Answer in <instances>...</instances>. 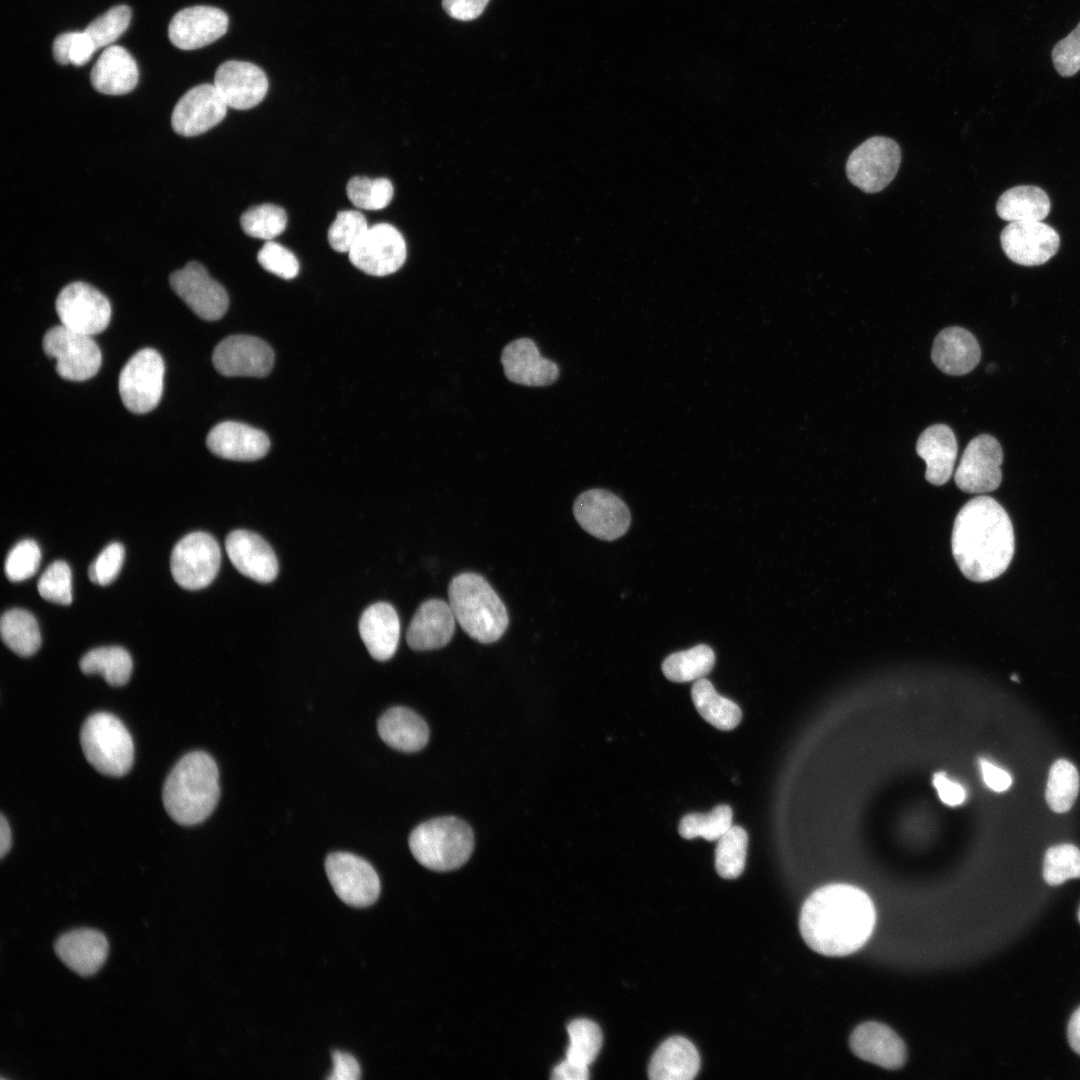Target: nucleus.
Returning <instances> with one entry per match:
<instances>
[{
  "label": "nucleus",
  "instance_id": "c03bdc74",
  "mask_svg": "<svg viewBox=\"0 0 1080 1080\" xmlns=\"http://www.w3.org/2000/svg\"><path fill=\"white\" fill-rule=\"evenodd\" d=\"M1043 878L1051 886L1080 878V849L1068 843L1048 848L1043 861Z\"/></svg>",
  "mask_w": 1080,
  "mask_h": 1080
},
{
  "label": "nucleus",
  "instance_id": "1a4fd4ad",
  "mask_svg": "<svg viewBox=\"0 0 1080 1080\" xmlns=\"http://www.w3.org/2000/svg\"><path fill=\"white\" fill-rule=\"evenodd\" d=\"M221 562L217 541L206 532H192L174 546L170 567L175 582L187 590L207 587L216 577Z\"/></svg>",
  "mask_w": 1080,
  "mask_h": 1080
},
{
  "label": "nucleus",
  "instance_id": "4be33fe9",
  "mask_svg": "<svg viewBox=\"0 0 1080 1080\" xmlns=\"http://www.w3.org/2000/svg\"><path fill=\"white\" fill-rule=\"evenodd\" d=\"M225 548L231 563L244 576L259 583H270L276 578L277 557L260 535L234 530L227 535Z\"/></svg>",
  "mask_w": 1080,
  "mask_h": 1080
},
{
  "label": "nucleus",
  "instance_id": "0e129e2a",
  "mask_svg": "<svg viewBox=\"0 0 1080 1080\" xmlns=\"http://www.w3.org/2000/svg\"><path fill=\"white\" fill-rule=\"evenodd\" d=\"M12 835L9 823L2 814L0 817V856L3 858L10 850Z\"/></svg>",
  "mask_w": 1080,
  "mask_h": 1080
},
{
  "label": "nucleus",
  "instance_id": "423d86ee",
  "mask_svg": "<svg viewBox=\"0 0 1080 1080\" xmlns=\"http://www.w3.org/2000/svg\"><path fill=\"white\" fill-rule=\"evenodd\" d=\"M80 743L86 760L101 774L120 777L134 762V744L125 725L116 716L98 712L82 725Z\"/></svg>",
  "mask_w": 1080,
  "mask_h": 1080
},
{
  "label": "nucleus",
  "instance_id": "393cba45",
  "mask_svg": "<svg viewBox=\"0 0 1080 1080\" xmlns=\"http://www.w3.org/2000/svg\"><path fill=\"white\" fill-rule=\"evenodd\" d=\"M456 618L449 603L442 599L423 602L414 614L406 633L408 645L417 651L439 649L453 637Z\"/></svg>",
  "mask_w": 1080,
  "mask_h": 1080
},
{
  "label": "nucleus",
  "instance_id": "603ef678",
  "mask_svg": "<svg viewBox=\"0 0 1080 1080\" xmlns=\"http://www.w3.org/2000/svg\"><path fill=\"white\" fill-rule=\"evenodd\" d=\"M124 556L125 549L121 543L108 544L89 567L91 582L101 586L112 583L121 570Z\"/></svg>",
  "mask_w": 1080,
  "mask_h": 1080
},
{
  "label": "nucleus",
  "instance_id": "ddd939ff",
  "mask_svg": "<svg viewBox=\"0 0 1080 1080\" xmlns=\"http://www.w3.org/2000/svg\"><path fill=\"white\" fill-rule=\"evenodd\" d=\"M350 262L372 276L396 272L406 260V244L392 225L379 223L367 229L348 252Z\"/></svg>",
  "mask_w": 1080,
  "mask_h": 1080
},
{
  "label": "nucleus",
  "instance_id": "473e14b6",
  "mask_svg": "<svg viewBox=\"0 0 1080 1080\" xmlns=\"http://www.w3.org/2000/svg\"><path fill=\"white\" fill-rule=\"evenodd\" d=\"M700 1068V1056L686 1038L674 1036L664 1041L653 1054L648 1075L652 1080H691Z\"/></svg>",
  "mask_w": 1080,
  "mask_h": 1080
},
{
  "label": "nucleus",
  "instance_id": "4d7b16f0",
  "mask_svg": "<svg viewBox=\"0 0 1080 1080\" xmlns=\"http://www.w3.org/2000/svg\"><path fill=\"white\" fill-rule=\"evenodd\" d=\"M333 1069L326 1078L329 1080H357L361 1069L357 1060L350 1054L335 1050L332 1052Z\"/></svg>",
  "mask_w": 1080,
  "mask_h": 1080
},
{
  "label": "nucleus",
  "instance_id": "7c9ffc66",
  "mask_svg": "<svg viewBox=\"0 0 1080 1080\" xmlns=\"http://www.w3.org/2000/svg\"><path fill=\"white\" fill-rule=\"evenodd\" d=\"M138 67L131 54L123 47H107L94 64L90 80L93 88L106 95H123L131 92L138 82Z\"/></svg>",
  "mask_w": 1080,
  "mask_h": 1080
},
{
  "label": "nucleus",
  "instance_id": "680f3d73",
  "mask_svg": "<svg viewBox=\"0 0 1080 1080\" xmlns=\"http://www.w3.org/2000/svg\"><path fill=\"white\" fill-rule=\"evenodd\" d=\"M75 32H67L57 36L53 42V56L54 59L62 64H70V50L73 43Z\"/></svg>",
  "mask_w": 1080,
  "mask_h": 1080
},
{
  "label": "nucleus",
  "instance_id": "5fc2aeb1",
  "mask_svg": "<svg viewBox=\"0 0 1080 1080\" xmlns=\"http://www.w3.org/2000/svg\"><path fill=\"white\" fill-rule=\"evenodd\" d=\"M933 785L942 802L949 806H958L966 799V790L958 782L950 779L945 773L939 772L933 776Z\"/></svg>",
  "mask_w": 1080,
  "mask_h": 1080
},
{
  "label": "nucleus",
  "instance_id": "a211bd4d",
  "mask_svg": "<svg viewBox=\"0 0 1080 1080\" xmlns=\"http://www.w3.org/2000/svg\"><path fill=\"white\" fill-rule=\"evenodd\" d=\"M1000 242L1006 256L1023 266L1046 263L1060 246L1056 230L1041 221L1010 222L1002 230Z\"/></svg>",
  "mask_w": 1080,
  "mask_h": 1080
},
{
  "label": "nucleus",
  "instance_id": "864d4df0",
  "mask_svg": "<svg viewBox=\"0 0 1080 1080\" xmlns=\"http://www.w3.org/2000/svg\"><path fill=\"white\" fill-rule=\"evenodd\" d=\"M1052 61L1063 77L1073 76L1080 70V22L1067 37L1056 43L1052 50Z\"/></svg>",
  "mask_w": 1080,
  "mask_h": 1080
},
{
  "label": "nucleus",
  "instance_id": "7ed1b4c3",
  "mask_svg": "<svg viewBox=\"0 0 1080 1080\" xmlns=\"http://www.w3.org/2000/svg\"><path fill=\"white\" fill-rule=\"evenodd\" d=\"M220 796L219 772L214 759L203 751L184 755L163 786V805L178 824L191 826L206 820Z\"/></svg>",
  "mask_w": 1080,
  "mask_h": 1080
},
{
  "label": "nucleus",
  "instance_id": "dca6fc26",
  "mask_svg": "<svg viewBox=\"0 0 1080 1080\" xmlns=\"http://www.w3.org/2000/svg\"><path fill=\"white\" fill-rule=\"evenodd\" d=\"M169 283L186 305L204 320H218L228 309L226 290L199 262H188L184 268L174 271Z\"/></svg>",
  "mask_w": 1080,
  "mask_h": 1080
},
{
  "label": "nucleus",
  "instance_id": "8fccbe9b",
  "mask_svg": "<svg viewBox=\"0 0 1080 1080\" xmlns=\"http://www.w3.org/2000/svg\"><path fill=\"white\" fill-rule=\"evenodd\" d=\"M41 551L32 539L18 542L8 553L4 570L12 582H21L33 576L40 565Z\"/></svg>",
  "mask_w": 1080,
  "mask_h": 1080
},
{
  "label": "nucleus",
  "instance_id": "f8f14e48",
  "mask_svg": "<svg viewBox=\"0 0 1080 1080\" xmlns=\"http://www.w3.org/2000/svg\"><path fill=\"white\" fill-rule=\"evenodd\" d=\"M325 871L335 894L347 905L367 907L380 894V880L370 863L347 852H334L325 860Z\"/></svg>",
  "mask_w": 1080,
  "mask_h": 1080
},
{
  "label": "nucleus",
  "instance_id": "aec40b11",
  "mask_svg": "<svg viewBox=\"0 0 1080 1080\" xmlns=\"http://www.w3.org/2000/svg\"><path fill=\"white\" fill-rule=\"evenodd\" d=\"M227 14L212 6H193L180 10L170 21L168 36L182 50H194L222 37L228 28Z\"/></svg>",
  "mask_w": 1080,
  "mask_h": 1080
},
{
  "label": "nucleus",
  "instance_id": "412c9836",
  "mask_svg": "<svg viewBox=\"0 0 1080 1080\" xmlns=\"http://www.w3.org/2000/svg\"><path fill=\"white\" fill-rule=\"evenodd\" d=\"M214 85L228 107L247 110L258 105L268 91V79L255 64L230 60L216 70Z\"/></svg>",
  "mask_w": 1080,
  "mask_h": 1080
},
{
  "label": "nucleus",
  "instance_id": "2eb2a0df",
  "mask_svg": "<svg viewBox=\"0 0 1080 1080\" xmlns=\"http://www.w3.org/2000/svg\"><path fill=\"white\" fill-rule=\"evenodd\" d=\"M1003 451L991 435L973 438L965 448L954 479L958 488L967 493L982 494L999 487L1002 480Z\"/></svg>",
  "mask_w": 1080,
  "mask_h": 1080
},
{
  "label": "nucleus",
  "instance_id": "b1692460",
  "mask_svg": "<svg viewBox=\"0 0 1080 1080\" xmlns=\"http://www.w3.org/2000/svg\"><path fill=\"white\" fill-rule=\"evenodd\" d=\"M849 1045L858 1058L885 1069H898L906 1061L907 1051L903 1040L881 1023L866 1022L856 1027Z\"/></svg>",
  "mask_w": 1080,
  "mask_h": 1080
},
{
  "label": "nucleus",
  "instance_id": "4468645a",
  "mask_svg": "<svg viewBox=\"0 0 1080 1080\" xmlns=\"http://www.w3.org/2000/svg\"><path fill=\"white\" fill-rule=\"evenodd\" d=\"M573 513L586 532L606 541L623 536L631 522L627 505L604 489H590L580 494L574 502Z\"/></svg>",
  "mask_w": 1080,
  "mask_h": 1080
},
{
  "label": "nucleus",
  "instance_id": "e2e57ef3",
  "mask_svg": "<svg viewBox=\"0 0 1080 1080\" xmlns=\"http://www.w3.org/2000/svg\"><path fill=\"white\" fill-rule=\"evenodd\" d=\"M1068 1042L1071 1048L1080 1055V1007L1073 1013L1068 1023Z\"/></svg>",
  "mask_w": 1080,
  "mask_h": 1080
},
{
  "label": "nucleus",
  "instance_id": "20e7f679",
  "mask_svg": "<svg viewBox=\"0 0 1080 1080\" xmlns=\"http://www.w3.org/2000/svg\"><path fill=\"white\" fill-rule=\"evenodd\" d=\"M448 597L456 621L472 639L493 643L506 631V607L483 576L472 572L456 575L448 586Z\"/></svg>",
  "mask_w": 1080,
  "mask_h": 1080
},
{
  "label": "nucleus",
  "instance_id": "c9c22d12",
  "mask_svg": "<svg viewBox=\"0 0 1080 1080\" xmlns=\"http://www.w3.org/2000/svg\"><path fill=\"white\" fill-rule=\"evenodd\" d=\"M0 633L4 644L22 657L35 654L41 646L38 622L33 614L24 609L6 611L0 620Z\"/></svg>",
  "mask_w": 1080,
  "mask_h": 1080
},
{
  "label": "nucleus",
  "instance_id": "ea45409f",
  "mask_svg": "<svg viewBox=\"0 0 1080 1080\" xmlns=\"http://www.w3.org/2000/svg\"><path fill=\"white\" fill-rule=\"evenodd\" d=\"M748 846L747 832L740 826H731L718 840L715 850V868L724 879H734L745 868Z\"/></svg>",
  "mask_w": 1080,
  "mask_h": 1080
},
{
  "label": "nucleus",
  "instance_id": "58836bf2",
  "mask_svg": "<svg viewBox=\"0 0 1080 1080\" xmlns=\"http://www.w3.org/2000/svg\"><path fill=\"white\" fill-rule=\"evenodd\" d=\"M1080 788L1077 768L1066 759L1056 760L1050 767L1045 799L1055 813H1064L1073 806Z\"/></svg>",
  "mask_w": 1080,
  "mask_h": 1080
},
{
  "label": "nucleus",
  "instance_id": "bb28decb",
  "mask_svg": "<svg viewBox=\"0 0 1080 1080\" xmlns=\"http://www.w3.org/2000/svg\"><path fill=\"white\" fill-rule=\"evenodd\" d=\"M54 949L68 968L81 976H90L104 964L109 945L102 932L78 928L62 934L56 940Z\"/></svg>",
  "mask_w": 1080,
  "mask_h": 1080
},
{
  "label": "nucleus",
  "instance_id": "9b49d317",
  "mask_svg": "<svg viewBox=\"0 0 1080 1080\" xmlns=\"http://www.w3.org/2000/svg\"><path fill=\"white\" fill-rule=\"evenodd\" d=\"M55 308L61 325L89 336L104 331L111 318V305L107 297L81 281L62 288Z\"/></svg>",
  "mask_w": 1080,
  "mask_h": 1080
},
{
  "label": "nucleus",
  "instance_id": "bf43d9fd",
  "mask_svg": "<svg viewBox=\"0 0 1080 1080\" xmlns=\"http://www.w3.org/2000/svg\"><path fill=\"white\" fill-rule=\"evenodd\" d=\"M96 50L90 37L84 32H75L70 50V63L75 66L86 64Z\"/></svg>",
  "mask_w": 1080,
  "mask_h": 1080
},
{
  "label": "nucleus",
  "instance_id": "79ce46f5",
  "mask_svg": "<svg viewBox=\"0 0 1080 1080\" xmlns=\"http://www.w3.org/2000/svg\"><path fill=\"white\" fill-rule=\"evenodd\" d=\"M732 809L718 805L708 813H690L679 824V834L685 839L703 837L707 841L718 840L732 826Z\"/></svg>",
  "mask_w": 1080,
  "mask_h": 1080
},
{
  "label": "nucleus",
  "instance_id": "2f4dec72",
  "mask_svg": "<svg viewBox=\"0 0 1080 1080\" xmlns=\"http://www.w3.org/2000/svg\"><path fill=\"white\" fill-rule=\"evenodd\" d=\"M377 730L388 746L402 752L419 751L429 740V729L424 719L401 706L384 712L378 720Z\"/></svg>",
  "mask_w": 1080,
  "mask_h": 1080
},
{
  "label": "nucleus",
  "instance_id": "c756f323",
  "mask_svg": "<svg viewBox=\"0 0 1080 1080\" xmlns=\"http://www.w3.org/2000/svg\"><path fill=\"white\" fill-rule=\"evenodd\" d=\"M957 451V440L949 426L935 424L921 433L916 452L926 463L925 478L929 483L939 486L951 478Z\"/></svg>",
  "mask_w": 1080,
  "mask_h": 1080
},
{
  "label": "nucleus",
  "instance_id": "de8ad7c7",
  "mask_svg": "<svg viewBox=\"0 0 1080 1080\" xmlns=\"http://www.w3.org/2000/svg\"><path fill=\"white\" fill-rule=\"evenodd\" d=\"M368 228L366 218L359 211H340L328 229V242L337 252H349Z\"/></svg>",
  "mask_w": 1080,
  "mask_h": 1080
},
{
  "label": "nucleus",
  "instance_id": "9d476101",
  "mask_svg": "<svg viewBox=\"0 0 1080 1080\" xmlns=\"http://www.w3.org/2000/svg\"><path fill=\"white\" fill-rule=\"evenodd\" d=\"M901 162V149L892 139L875 136L860 144L848 157L849 181L866 193L884 189L895 177Z\"/></svg>",
  "mask_w": 1080,
  "mask_h": 1080
},
{
  "label": "nucleus",
  "instance_id": "052dcab7",
  "mask_svg": "<svg viewBox=\"0 0 1080 1080\" xmlns=\"http://www.w3.org/2000/svg\"><path fill=\"white\" fill-rule=\"evenodd\" d=\"M551 1078L554 1080H587L589 1070L588 1067L574 1064L565 1059L554 1067Z\"/></svg>",
  "mask_w": 1080,
  "mask_h": 1080
},
{
  "label": "nucleus",
  "instance_id": "37998d69",
  "mask_svg": "<svg viewBox=\"0 0 1080 1080\" xmlns=\"http://www.w3.org/2000/svg\"><path fill=\"white\" fill-rule=\"evenodd\" d=\"M240 224L248 236L270 241L285 230L287 215L283 208L266 203L246 210Z\"/></svg>",
  "mask_w": 1080,
  "mask_h": 1080
},
{
  "label": "nucleus",
  "instance_id": "a19ab883",
  "mask_svg": "<svg viewBox=\"0 0 1080 1080\" xmlns=\"http://www.w3.org/2000/svg\"><path fill=\"white\" fill-rule=\"evenodd\" d=\"M567 1031L570 1044L566 1051V1060L584 1067L598 1056L602 1046V1032L599 1026L588 1019H576L569 1023Z\"/></svg>",
  "mask_w": 1080,
  "mask_h": 1080
},
{
  "label": "nucleus",
  "instance_id": "c85d7f7f",
  "mask_svg": "<svg viewBox=\"0 0 1080 1080\" xmlns=\"http://www.w3.org/2000/svg\"><path fill=\"white\" fill-rule=\"evenodd\" d=\"M358 627L362 641L374 659L385 661L395 654L400 638V621L391 604L378 602L367 607Z\"/></svg>",
  "mask_w": 1080,
  "mask_h": 1080
},
{
  "label": "nucleus",
  "instance_id": "72a5a7b5",
  "mask_svg": "<svg viewBox=\"0 0 1080 1080\" xmlns=\"http://www.w3.org/2000/svg\"><path fill=\"white\" fill-rule=\"evenodd\" d=\"M1048 195L1040 187L1020 185L1005 191L998 199V216L1009 222L1042 221L1050 212Z\"/></svg>",
  "mask_w": 1080,
  "mask_h": 1080
},
{
  "label": "nucleus",
  "instance_id": "6e6d98bb",
  "mask_svg": "<svg viewBox=\"0 0 1080 1080\" xmlns=\"http://www.w3.org/2000/svg\"><path fill=\"white\" fill-rule=\"evenodd\" d=\"M489 0H442L445 12L452 18L470 21L481 15Z\"/></svg>",
  "mask_w": 1080,
  "mask_h": 1080
},
{
  "label": "nucleus",
  "instance_id": "39448f33",
  "mask_svg": "<svg viewBox=\"0 0 1080 1080\" xmlns=\"http://www.w3.org/2000/svg\"><path fill=\"white\" fill-rule=\"evenodd\" d=\"M474 838L471 828L455 817H439L417 826L409 836L414 858L434 871H450L470 858Z\"/></svg>",
  "mask_w": 1080,
  "mask_h": 1080
},
{
  "label": "nucleus",
  "instance_id": "3c124183",
  "mask_svg": "<svg viewBox=\"0 0 1080 1080\" xmlns=\"http://www.w3.org/2000/svg\"><path fill=\"white\" fill-rule=\"evenodd\" d=\"M259 264L268 272L289 280L297 276L299 263L287 248L274 241H267L257 255Z\"/></svg>",
  "mask_w": 1080,
  "mask_h": 1080
},
{
  "label": "nucleus",
  "instance_id": "338daca9",
  "mask_svg": "<svg viewBox=\"0 0 1080 1080\" xmlns=\"http://www.w3.org/2000/svg\"><path fill=\"white\" fill-rule=\"evenodd\" d=\"M1078 919H1079V922H1080V908H1079V911H1078Z\"/></svg>",
  "mask_w": 1080,
  "mask_h": 1080
},
{
  "label": "nucleus",
  "instance_id": "f3484780",
  "mask_svg": "<svg viewBox=\"0 0 1080 1080\" xmlns=\"http://www.w3.org/2000/svg\"><path fill=\"white\" fill-rule=\"evenodd\" d=\"M212 362L224 376L264 377L273 367L274 352L258 337L231 335L214 348Z\"/></svg>",
  "mask_w": 1080,
  "mask_h": 1080
},
{
  "label": "nucleus",
  "instance_id": "69168bd1",
  "mask_svg": "<svg viewBox=\"0 0 1080 1080\" xmlns=\"http://www.w3.org/2000/svg\"><path fill=\"white\" fill-rule=\"evenodd\" d=\"M1011 678L1013 679V681H1016V682H1018V678H1017V676H1015V675H1012V677H1011Z\"/></svg>",
  "mask_w": 1080,
  "mask_h": 1080
},
{
  "label": "nucleus",
  "instance_id": "f704fd0d",
  "mask_svg": "<svg viewBox=\"0 0 1080 1080\" xmlns=\"http://www.w3.org/2000/svg\"><path fill=\"white\" fill-rule=\"evenodd\" d=\"M691 697L702 718L717 729L732 730L740 723L742 718L740 707L718 694L709 680L702 678L695 681L691 689Z\"/></svg>",
  "mask_w": 1080,
  "mask_h": 1080
},
{
  "label": "nucleus",
  "instance_id": "49530a36",
  "mask_svg": "<svg viewBox=\"0 0 1080 1080\" xmlns=\"http://www.w3.org/2000/svg\"><path fill=\"white\" fill-rule=\"evenodd\" d=\"M131 10L126 5H118L94 19L84 30L95 45L96 50L116 41L129 26Z\"/></svg>",
  "mask_w": 1080,
  "mask_h": 1080
},
{
  "label": "nucleus",
  "instance_id": "cd10ccee",
  "mask_svg": "<svg viewBox=\"0 0 1080 1080\" xmlns=\"http://www.w3.org/2000/svg\"><path fill=\"white\" fill-rule=\"evenodd\" d=\"M931 358L944 373L960 376L972 371L979 363L981 349L972 333L961 327H948L936 336Z\"/></svg>",
  "mask_w": 1080,
  "mask_h": 1080
},
{
  "label": "nucleus",
  "instance_id": "a18cd8bd",
  "mask_svg": "<svg viewBox=\"0 0 1080 1080\" xmlns=\"http://www.w3.org/2000/svg\"><path fill=\"white\" fill-rule=\"evenodd\" d=\"M346 192L354 206L366 210H380L392 200L393 185L386 178L355 176L348 181Z\"/></svg>",
  "mask_w": 1080,
  "mask_h": 1080
},
{
  "label": "nucleus",
  "instance_id": "5701e85b",
  "mask_svg": "<svg viewBox=\"0 0 1080 1080\" xmlns=\"http://www.w3.org/2000/svg\"><path fill=\"white\" fill-rule=\"evenodd\" d=\"M206 444L216 456L234 461H255L270 448L265 432L236 421H224L208 433Z\"/></svg>",
  "mask_w": 1080,
  "mask_h": 1080
},
{
  "label": "nucleus",
  "instance_id": "e433bc0d",
  "mask_svg": "<svg viewBox=\"0 0 1080 1080\" xmlns=\"http://www.w3.org/2000/svg\"><path fill=\"white\" fill-rule=\"evenodd\" d=\"M85 674H100L112 686L125 685L131 676L133 661L120 646L99 647L87 652L79 664Z\"/></svg>",
  "mask_w": 1080,
  "mask_h": 1080
},
{
  "label": "nucleus",
  "instance_id": "4c0bfd02",
  "mask_svg": "<svg viewBox=\"0 0 1080 1080\" xmlns=\"http://www.w3.org/2000/svg\"><path fill=\"white\" fill-rule=\"evenodd\" d=\"M712 648L700 644L685 651L669 655L662 663L664 676L673 682L683 683L704 678L714 667Z\"/></svg>",
  "mask_w": 1080,
  "mask_h": 1080
},
{
  "label": "nucleus",
  "instance_id": "6e6552de",
  "mask_svg": "<svg viewBox=\"0 0 1080 1080\" xmlns=\"http://www.w3.org/2000/svg\"><path fill=\"white\" fill-rule=\"evenodd\" d=\"M42 344L45 354L56 360V371L63 379L87 380L101 366V351L92 337L63 325L50 328Z\"/></svg>",
  "mask_w": 1080,
  "mask_h": 1080
},
{
  "label": "nucleus",
  "instance_id": "13d9d810",
  "mask_svg": "<svg viewBox=\"0 0 1080 1080\" xmlns=\"http://www.w3.org/2000/svg\"><path fill=\"white\" fill-rule=\"evenodd\" d=\"M982 779L987 787L995 792H1004L1012 784L1011 775L1004 769L986 759H979Z\"/></svg>",
  "mask_w": 1080,
  "mask_h": 1080
},
{
  "label": "nucleus",
  "instance_id": "09e8293b",
  "mask_svg": "<svg viewBox=\"0 0 1080 1080\" xmlns=\"http://www.w3.org/2000/svg\"><path fill=\"white\" fill-rule=\"evenodd\" d=\"M37 589L42 598L60 605L72 602V574L62 560L51 563L40 576Z\"/></svg>",
  "mask_w": 1080,
  "mask_h": 1080
},
{
  "label": "nucleus",
  "instance_id": "f03ea898",
  "mask_svg": "<svg viewBox=\"0 0 1080 1080\" xmlns=\"http://www.w3.org/2000/svg\"><path fill=\"white\" fill-rule=\"evenodd\" d=\"M951 547L967 579L986 582L1002 575L1015 551L1013 525L1006 510L990 496L968 501L955 518Z\"/></svg>",
  "mask_w": 1080,
  "mask_h": 1080
},
{
  "label": "nucleus",
  "instance_id": "a878e982",
  "mask_svg": "<svg viewBox=\"0 0 1080 1080\" xmlns=\"http://www.w3.org/2000/svg\"><path fill=\"white\" fill-rule=\"evenodd\" d=\"M501 362L506 377L521 385L546 386L559 376L557 364L542 357L529 338L516 339L505 346Z\"/></svg>",
  "mask_w": 1080,
  "mask_h": 1080
},
{
  "label": "nucleus",
  "instance_id": "0eeeda50",
  "mask_svg": "<svg viewBox=\"0 0 1080 1080\" xmlns=\"http://www.w3.org/2000/svg\"><path fill=\"white\" fill-rule=\"evenodd\" d=\"M164 362L152 348L136 352L119 375V394L124 406L137 414L153 410L163 391Z\"/></svg>",
  "mask_w": 1080,
  "mask_h": 1080
},
{
  "label": "nucleus",
  "instance_id": "f257e3e1",
  "mask_svg": "<svg viewBox=\"0 0 1080 1080\" xmlns=\"http://www.w3.org/2000/svg\"><path fill=\"white\" fill-rule=\"evenodd\" d=\"M875 922V907L867 893L837 883L815 890L806 899L799 927L812 950L826 956H845L864 946Z\"/></svg>",
  "mask_w": 1080,
  "mask_h": 1080
},
{
  "label": "nucleus",
  "instance_id": "6ab92c4d",
  "mask_svg": "<svg viewBox=\"0 0 1080 1080\" xmlns=\"http://www.w3.org/2000/svg\"><path fill=\"white\" fill-rule=\"evenodd\" d=\"M227 107L214 84L197 85L176 103L171 115L172 128L185 137L203 134L224 119Z\"/></svg>",
  "mask_w": 1080,
  "mask_h": 1080
}]
</instances>
